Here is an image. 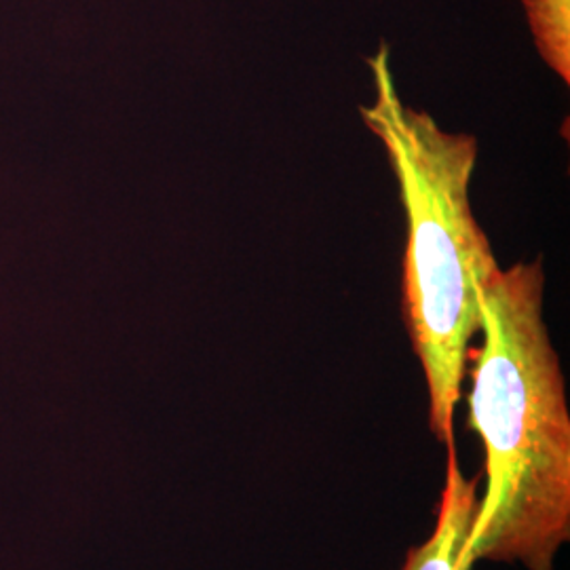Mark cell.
<instances>
[{
    "label": "cell",
    "mask_w": 570,
    "mask_h": 570,
    "mask_svg": "<svg viewBox=\"0 0 570 570\" xmlns=\"http://www.w3.org/2000/svg\"><path fill=\"white\" fill-rule=\"evenodd\" d=\"M543 263L494 268L482 289V345L469 348V425L487 490L469 534L473 562L551 570L570 537V414L543 317Z\"/></svg>",
    "instance_id": "obj_1"
},
{
    "label": "cell",
    "mask_w": 570,
    "mask_h": 570,
    "mask_svg": "<svg viewBox=\"0 0 570 570\" xmlns=\"http://www.w3.org/2000/svg\"><path fill=\"white\" fill-rule=\"evenodd\" d=\"M367 66L376 96L360 106V117L383 144L400 186L406 212L404 320L428 383L429 429L450 446L469 348L482 327V289L499 266L469 202L478 140L450 134L402 100L387 45Z\"/></svg>",
    "instance_id": "obj_2"
},
{
    "label": "cell",
    "mask_w": 570,
    "mask_h": 570,
    "mask_svg": "<svg viewBox=\"0 0 570 570\" xmlns=\"http://www.w3.org/2000/svg\"><path fill=\"white\" fill-rule=\"evenodd\" d=\"M478 480H468L456 461L454 444L449 446L446 482L440 497L435 529L428 541L407 551L402 570H471L468 541L478 513Z\"/></svg>",
    "instance_id": "obj_3"
},
{
    "label": "cell",
    "mask_w": 570,
    "mask_h": 570,
    "mask_svg": "<svg viewBox=\"0 0 570 570\" xmlns=\"http://www.w3.org/2000/svg\"><path fill=\"white\" fill-rule=\"evenodd\" d=\"M524 7L541 58L570 82L569 0H524Z\"/></svg>",
    "instance_id": "obj_4"
}]
</instances>
